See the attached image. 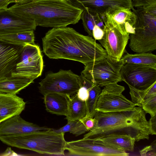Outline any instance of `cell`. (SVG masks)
<instances>
[{
	"label": "cell",
	"instance_id": "obj_9",
	"mask_svg": "<svg viewBox=\"0 0 156 156\" xmlns=\"http://www.w3.org/2000/svg\"><path fill=\"white\" fill-rule=\"evenodd\" d=\"M120 74L129 88L137 90H145L156 82V67L127 63L122 67Z\"/></svg>",
	"mask_w": 156,
	"mask_h": 156
},
{
	"label": "cell",
	"instance_id": "obj_4",
	"mask_svg": "<svg viewBox=\"0 0 156 156\" xmlns=\"http://www.w3.org/2000/svg\"><path fill=\"white\" fill-rule=\"evenodd\" d=\"M0 140L12 147L30 150L41 154L64 155L66 143L64 133L53 129L14 136H0Z\"/></svg>",
	"mask_w": 156,
	"mask_h": 156
},
{
	"label": "cell",
	"instance_id": "obj_17",
	"mask_svg": "<svg viewBox=\"0 0 156 156\" xmlns=\"http://www.w3.org/2000/svg\"><path fill=\"white\" fill-rule=\"evenodd\" d=\"M76 6L100 16L111 9L116 7L134 8L132 0H70Z\"/></svg>",
	"mask_w": 156,
	"mask_h": 156
},
{
	"label": "cell",
	"instance_id": "obj_8",
	"mask_svg": "<svg viewBox=\"0 0 156 156\" xmlns=\"http://www.w3.org/2000/svg\"><path fill=\"white\" fill-rule=\"evenodd\" d=\"M96 104L95 110L110 112L133 109L135 104L127 99L122 94L125 89L117 83H110L103 87Z\"/></svg>",
	"mask_w": 156,
	"mask_h": 156
},
{
	"label": "cell",
	"instance_id": "obj_20",
	"mask_svg": "<svg viewBox=\"0 0 156 156\" xmlns=\"http://www.w3.org/2000/svg\"><path fill=\"white\" fill-rule=\"evenodd\" d=\"M44 96V102L48 112L57 115H67L68 104L67 95L49 93Z\"/></svg>",
	"mask_w": 156,
	"mask_h": 156
},
{
	"label": "cell",
	"instance_id": "obj_25",
	"mask_svg": "<svg viewBox=\"0 0 156 156\" xmlns=\"http://www.w3.org/2000/svg\"><path fill=\"white\" fill-rule=\"evenodd\" d=\"M0 40L10 43L24 45L35 44L34 30L26 31L0 36Z\"/></svg>",
	"mask_w": 156,
	"mask_h": 156
},
{
	"label": "cell",
	"instance_id": "obj_27",
	"mask_svg": "<svg viewBox=\"0 0 156 156\" xmlns=\"http://www.w3.org/2000/svg\"><path fill=\"white\" fill-rule=\"evenodd\" d=\"M132 101L140 107L141 103L152 95L156 94V82L148 88L143 90H137L129 88Z\"/></svg>",
	"mask_w": 156,
	"mask_h": 156
},
{
	"label": "cell",
	"instance_id": "obj_29",
	"mask_svg": "<svg viewBox=\"0 0 156 156\" xmlns=\"http://www.w3.org/2000/svg\"><path fill=\"white\" fill-rule=\"evenodd\" d=\"M133 7L156 14V0H132Z\"/></svg>",
	"mask_w": 156,
	"mask_h": 156
},
{
	"label": "cell",
	"instance_id": "obj_38",
	"mask_svg": "<svg viewBox=\"0 0 156 156\" xmlns=\"http://www.w3.org/2000/svg\"><path fill=\"white\" fill-rule=\"evenodd\" d=\"M26 0H10L9 3V4L12 3H20Z\"/></svg>",
	"mask_w": 156,
	"mask_h": 156
},
{
	"label": "cell",
	"instance_id": "obj_19",
	"mask_svg": "<svg viewBox=\"0 0 156 156\" xmlns=\"http://www.w3.org/2000/svg\"><path fill=\"white\" fill-rule=\"evenodd\" d=\"M35 79L32 77L11 74L0 80V92L16 94L32 83Z\"/></svg>",
	"mask_w": 156,
	"mask_h": 156
},
{
	"label": "cell",
	"instance_id": "obj_6",
	"mask_svg": "<svg viewBox=\"0 0 156 156\" xmlns=\"http://www.w3.org/2000/svg\"><path fill=\"white\" fill-rule=\"evenodd\" d=\"M123 65L108 56L85 66L81 74L88 80L100 87L122 81L120 71Z\"/></svg>",
	"mask_w": 156,
	"mask_h": 156
},
{
	"label": "cell",
	"instance_id": "obj_26",
	"mask_svg": "<svg viewBox=\"0 0 156 156\" xmlns=\"http://www.w3.org/2000/svg\"><path fill=\"white\" fill-rule=\"evenodd\" d=\"M53 131L58 133L69 132L78 136L88 131L84 125L79 120L67 121L65 126Z\"/></svg>",
	"mask_w": 156,
	"mask_h": 156
},
{
	"label": "cell",
	"instance_id": "obj_14",
	"mask_svg": "<svg viewBox=\"0 0 156 156\" xmlns=\"http://www.w3.org/2000/svg\"><path fill=\"white\" fill-rule=\"evenodd\" d=\"M24 46L0 40V80L11 75Z\"/></svg>",
	"mask_w": 156,
	"mask_h": 156
},
{
	"label": "cell",
	"instance_id": "obj_36",
	"mask_svg": "<svg viewBox=\"0 0 156 156\" xmlns=\"http://www.w3.org/2000/svg\"><path fill=\"white\" fill-rule=\"evenodd\" d=\"M96 25L102 29L103 30L105 27V24L103 19L101 16L97 14Z\"/></svg>",
	"mask_w": 156,
	"mask_h": 156
},
{
	"label": "cell",
	"instance_id": "obj_32",
	"mask_svg": "<svg viewBox=\"0 0 156 156\" xmlns=\"http://www.w3.org/2000/svg\"><path fill=\"white\" fill-rule=\"evenodd\" d=\"M79 120L84 125L88 131L92 129L94 126V119L91 117L86 115Z\"/></svg>",
	"mask_w": 156,
	"mask_h": 156
},
{
	"label": "cell",
	"instance_id": "obj_11",
	"mask_svg": "<svg viewBox=\"0 0 156 156\" xmlns=\"http://www.w3.org/2000/svg\"><path fill=\"white\" fill-rule=\"evenodd\" d=\"M105 24L102 38L98 40L105 48L107 55L119 61L124 54L129 38V34H126L113 26L105 15L102 17Z\"/></svg>",
	"mask_w": 156,
	"mask_h": 156
},
{
	"label": "cell",
	"instance_id": "obj_13",
	"mask_svg": "<svg viewBox=\"0 0 156 156\" xmlns=\"http://www.w3.org/2000/svg\"><path fill=\"white\" fill-rule=\"evenodd\" d=\"M37 26L34 20L20 16L8 8L0 10V36L34 31Z\"/></svg>",
	"mask_w": 156,
	"mask_h": 156
},
{
	"label": "cell",
	"instance_id": "obj_34",
	"mask_svg": "<svg viewBox=\"0 0 156 156\" xmlns=\"http://www.w3.org/2000/svg\"><path fill=\"white\" fill-rule=\"evenodd\" d=\"M104 31L96 25L94 27L92 31L93 37L95 40L102 39L104 35Z\"/></svg>",
	"mask_w": 156,
	"mask_h": 156
},
{
	"label": "cell",
	"instance_id": "obj_2",
	"mask_svg": "<svg viewBox=\"0 0 156 156\" xmlns=\"http://www.w3.org/2000/svg\"><path fill=\"white\" fill-rule=\"evenodd\" d=\"M146 113L139 106L129 110L110 112L96 111L94 125L84 138L94 140L112 135H125L135 141L149 139L151 132Z\"/></svg>",
	"mask_w": 156,
	"mask_h": 156
},
{
	"label": "cell",
	"instance_id": "obj_21",
	"mask_svg": "<svg viewBox=\"0 0 156 156\" xmlns=\"http://www.w3.org/2000/svg\"><path fill=\"white\" fill-rule=\"evenodd\" d=\"M90 140L114 149L130 151H133L135 142L134 138L125 135H110Z\"/></svg>",
	"mask_w": 156,
	"mask_h": 156
},
{
	"label": "cell",
	"instance_id": "obj_1",
	"mask_svg": "<svg viewBox=\"0 0 156 156\" xmlns=\"http://www.w3.org/2000/svg\"><path fill=\"white\" fill-rule=\"evenodd\" d=\"M42 43L43 51L49 58L75 61L85 66L108 56L93 37L66 27L49 30L42 38Z\"/></svg>",
	"mask_w": 156,
	"mask_h": 156
},
{
	"label": "cell",
	"instance_id": "obj_37",
	"mask_svg": "<svg viewBox=\"0 0 156 156\" xmlns=\"http://www.w3.org/2000/svg\"><path fill=\"white\" fill-rule=\"evenodd\" d=\"M10 0H0V10L6 9L9 4Z\"/></svg>",
	"mask_w": 156,
	"mask_h": 156
},
{
	"label": "cell",
	"instance_id": "obj_28",
	"mask_svg": "<svg viewBox=\"0 0 156 156\" xmlns=\"http://www.w3.org/2000/svg\"><path fill=\"white\" fill-rule=\"evenodd\" d=\"M97 13L92 12L84 9L81 16L83 25L85 31L89 36L93 37L92 31L94 26L96 25Z\"/></svg>",
	"mask_w": 156,
	"mask_h": 156
},
{
	"label": "cell",
	"instance_id": "obj_7",
	"mask_svg": "<svg viewBox=\"0 0 156 156\" xmlns=\"http://www.w3.org/2000/svg\"><path fill=\"white\" fill-rule=\"evenodd\" d=\"M39 84V91L44 96L49 93L72 96L77 93L81 86L80 76L70 70L48 73Z\"/></svg>",
	"mask_w": 156,
	"mask_h": 156
},
{
	"label": "cell",
	"instance_id": "obj_15",
	"mask_svg": "<svg viewBox=\"0 0 156 156\" xmlns=\"http://www.w3.org/2000/svg\"><path fill=\"white\" fill-rule=\"evenodd\" d=\"M51 129L26 121L16 115L0 123V136L19 135Z\"/></svg>",
	"mask_w": 156,
	"mask_h": 156
},
{
	"label": "cell",
	"instance_id": "obj_5",
	"mask_svg": "<svg viewBox=\"0 0 156 156\" xmlns=\"http://www.w3.org/2000/svg\"><path fill=\"white\" fill-rule=\"evenodd\" d=\"M136 16L135 33L129 34V46L136 53L156 49V14L141 9L132 10Z\"/></svg>",
	"mask_w": 156,
	"mask_h": 156
},
{
	"label": "cell",
	"instance_id": "obj_30",
	"mask_svg": "<svg viewBox=\"0 0 156 156\" xmlns=\"http://www.w3.org/2000/svg\"><path fill=\"white\" fill-rule=\"evenodd\" d=\"M141 107L146 113L151 116L156 115V94L150 96L141 103Z\"/></svg>",
	"mask_w": 156,
	"mask_h": 156
},
{
	"label": "cell",
	"instance_id": "obj_33",
	"mask_svg": "<svg viewBox=\"0 0 156 156\" xmlns=\"http://www.w3.org/2000/svg\"><path fill=\"white\" fill-rule=\"evenodd\" d=\"M153 145L147 146L140 151V155L143 156H156L155 148H154Z\"/></svg>",
	"mask_w": 156,
	"mask_h": 156
},
{
	"label": "cell",
	"instance_id": "obj_31",
	"mask_svg": "<svg viewBox=\"0 0 156 156\" xmlns=\"http://www.w3.org/2000/svg\"><path fill=\"white\" fill-rule=\"evenodd\" d=\"M76 93L79 99L85 101L87 100L89 96L87 88L86 87L82 85L80 86Z\"/></svg>",
	"mask_w": 156,
	"mask_h": 156
},
{
	"label": "cell",
	"instance_id": "obj_3",
	"mask_svg": "<svg viewBox=\"0 0 156 156\" xmlns=\"http://www.w3.org/2000/svg\"><path fill=\"white\" fill-rule=\"evenodd\" d=\"M8 9L20 16L34 20L37 26L52 28L77 23L83 11L70 0H26Z\"/></svg>",
	"mask_w": 156,
	"mask_h": 156
},
{
	"label": "cell",
	"instance_id": "obj_24",
	"mask_svg": "<svg viewBox=\"0 0 156 156\" xmlns=\"http://www.w3.org/2000/svg\"><path fill=\"white\" fill-rule=\"evenodd\" d=\"M120 60L123 65L131 63L156 67V55L151 52L134 54L126 52L123 55Z\"/></svg>",
	"mask_w": 156,
	"mask_h": 156
},
{
	"label": "cell",
	"instance_id": "obj_22",
	"mask_svg": "<svg viewBox=\"0 0 156 156\" xmlns=\"http://www.w3.org/2000/svg\"><path fill=\"white\" fill-rule=\"evenodd\" d=\"M80 76L81 86L86 87L89 91V96L85 101L87 108L86 115L93 118L96 111L95 108L101 90L100 87L88 80L82 75Z\"/></svg>",
	"mask_w": 156,
	"mask_h": 156
},
{
	"label": "cell",
	"instance_id": "obj_12",
	"mask_svg": "<svg viewBox=\"0 0 156 156\" xmlns=\"http://www.w3.org/2000/svg\"><path fill=\"white\" fill-rule=\"evenodd\" d=\"M65 150L68 155L84 156H127L125 151L114 149L84 138L66 142Z\"/></svg>",
	"mask_w": 156,
	"mask_h": 156
},
{
	"label": "cell",
	"instance_id": "obj_35",
	"mask_svg": "<svg viewBox=\"0 0 156 156\" xmlns=\"http://www.w3.org/2000/svg\"><path fill=\"white\" fill-rule=\"evenodd\" d=\"M151 132V135L156 134V115L151 116L148 121Z\"/></svg>",
	"mask_w": 156,
	"mask_h": 156
},
{
	"label": "cell",
	"instance_id": "obj_16",
	"mask_svg": "<svg viewBox=\"0 0 156 156\" xmlns=\"http://www.w3.org/2000/svg\"><path fill=\"white\" fill-rule=\"evenodd\" d=\"M131 10L128 8H115L107 12L105 15L109 22L122 32L133 34L136 16Z\"/></svg>",
	"mask_w": 156,
	"mask_h": 156
},
{
	"label": "cell",
	"instance_id": "obj_10",
	"mask_svg": "<svg viewBox=\"0 0 156 156\" xmlns=\"http://www.w3.org/2000/svg\"><path fill=\"white\" fill-rule=\"evenodd\" d=\"M43 68V56L39 46L35 44H27L23 46L11 74L36 79L41 75Z\"/></svg>",
	"mask_w": 156,
	"mask_h": 156
},
{
	"label": "cell",
	"instance_id": "obj_18",
	"mask_svg": "<svg viewBox=\"0 0 156 156\" xmlns=\"http://www.w3.org/2000/svg\"><path fill=\"white\" fill-rule=\"evenodd\" d=\"M25 106L23 99L16 94L0 92V123L13 115H20Z\"/></svg>",
	"mask_w": 156,
	"mask_h": 156
},
{
	"label": "cell",
	"instance_id": "obj_23",
	"mask_svg": "<svg viewBox=\"0 0 156 156\" xmlns=\"http://www.w3.org/2000/svg\"><path fill=\"white\" fill-rule=\"evenodd\" d=\"M68 96V110L65 119L67 121L79 120L85 117L87 114L86 102L79 99L76 93Z\"/></svg>",
	"mask_w": 156,
	"mask_h": 156
}]
</instances>
